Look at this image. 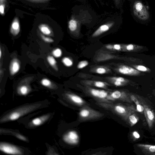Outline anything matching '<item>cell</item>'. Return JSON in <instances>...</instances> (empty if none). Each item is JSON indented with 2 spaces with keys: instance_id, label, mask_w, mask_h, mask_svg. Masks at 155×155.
Instances as JSON below:
<instances>
[{
  "instance_id": "cell-1",
  "label": "cell",
  "mask_w": 155,
  "mask_h": 155,
  "mask_svg": "<svg viewBox=\"0 0 155 155\" xmlns=\"http://www.w3.org/2000/svg\"><path fill=\"white\" fill-rule=\"evenodd\" d=\"M41 105L40 103H34L25 105L17 107L2 117L0 120V122L4 123L15 120L37 109Z\"/></svg>"
},
{
  "instance_id": "cell-2",
  "label": "cell",
  "mask_w": 155,
  "mask_h": 155,
  "mask_svg": "<svg viewBox=\"0 0 155 155\" xmlns=\"http://www.w3.org/2000/svg\"><path fill=\"white\" fill-rule=\"evenodd\" d=\"M96 104L105 109L109 110L126 121L129 114L135 109L133 105H127L121 103L97 102Z\"/></svg>"
},
{
  "instance_id": "cell-3",
  "label": "cell",
  "mask_w": 155,
  "mask_h": 155,
  "mask_svg": "<svg viewBox=\"0 0 155 155\" xmlns=\"http://www.w3.org/2000/svg\"><path fill=\"white\" fill-rule=\"evenodd\" d=\"M83 90L85 94L92 97L97 102L111 103L115 102L110 96V91L101 90L86 86Z\"/></svg>"
},
{
  "instance_id": "cell-4",
  "label": "cell",
  "mask_w": 155,
  "mask_h": 155,
  "mask_svg": "<svg viewBox=\"0 0 155 155\" xmlns=\"http://www.w3.org/2000/svg\"><path fill=\"white\" fill-rule=\"evenodd\" d=\"M104 114L90 107L88 105L81 107L78 113V121H84L98 119L103 117Z\"/></svg>"
},
{
  "instance_id": "cell-5",
  "label": "cell",
  "mask_w": 155,
  "mask_h": 155,
  "mask_svg": "<svg viewBox=\"0 0 155 155\" xmlns=\"http://www.w3.org/2000/svg\"><path fill=\"white\" fill-rule=\"evenodd\" d=\"M144 108L143 113L149 128L151 129L155 123V114L153 110L144 102L140 98Z\"/></svg>"
},
{
  "instance_id": "cell-6",
  "label": "cell",
  "mask_w": 155,
  "mask_h": 155,
  "mask_svg": "<svg viewBox=\"0 0 155 155\" xmlns=\"http://www.w3.org/2000/svg\"><path fill=\"white\" fill-rule=\"evenodd\" d=\"M0 150L2 152L8 154L13 155H22V150L18 147L11 143L1 142Z\"/></svg>"
},
{
  "instance_id": "cell-7",
  "label": "cell",
  "mask_w": 155,
  "mask_h": 155,
  "mask_svg": "<svg viewBox=\"0 0 155 155\" xmlns=\"http://www.w3.org/2000/svg\"><path fill=\"white\" fill-rule=\"evenodd\" d=\"M110 96L114 101H117L130 104L133 102L130 94L120 91H110Z\"/></svg>"
},
{
  "instance_id": "cell-8",
  "label": "cell",
  "mask_w": 155,
  "mask_h": 155,
  "mask_svg": "<svg viewBox=\"0 0 155 155\" xmlns=\"http://www.w3.org/2000/svg\"><path fill=\"white\" fill-rule=\"evenodd\" d=\"M67 99L73 104L79 107H82L89 104L79 96L71 93L65 94Z\"/></svg>"
},
{
  "instance_id": "cell-9",
  "label": "cell",
  "mask_w": 155,
  "mask_h": 155,
  "mask_svg": "<svg viewBox=\"0 0 155 155\" xmlns=\"http://www.w3.org/2000/svg\"><path fill=\"white\" fill-rule=\"evenodd\" d=\"M63 139L64 141L68 143L75 144L78 142L79 137L76 132L70 131L63 135Z\"/></svg>"
},
{
  "instance_id": "cell-10",
  "label": "cell",
  "mask_w": 155,
  "mask_h": 155,
  "mask_svg": "<svg viewBox=\"0 0 155 155\" xmlns=\"http://www.w3.org/2000/svg\"><path fill=\"white\" fill-rule=\"evenodd\" d=\"M136 146L146 155H155V145L138 143Z\"/></svg>"
},
{
  "instance_id": "cell-11",
  "label": "cell",
  "mask_w": 155,
  "mask_h": 155,
  "mask_svg": "<svg viewBox=\"0 0 155 155\" xmlns=\"http://www.w3.org/2000/svg\"><path fill=\"white\" fill-rule=\"evenodd\" d=\"M82 83L86 86L107 89L109 84L107 83L100 81L85 80Z\"/></svg>"
},
{
  "instance_id": "cell-12",
  "label": "cell",
  "mask_w": 155,
  "mask_h": 155,
  "mask_svg": "<svg viewBox=\"0 0 155 155\" xmlns=\"http://www.w3.org/2000/svg\"><path fill=\"white\" fill-rule=\"evenodd\" d=\"M51 115L49 114H46L39 117L33 119L29 124L31 127L38 126L44 124L50 118Z\"/></svg>"
},
{
  "instance_id": "cell-13",
  "label": "cell",
  "mask_w": 155,
  "mask_h": 155,
  "mask_svg": "<svg viewBox=\"0 0 155 155\" xmlns=\"http://www.w3.org/2000/svg\"><path fill=\"white\" fill-rule=\"evenodd\" d=\"M136 111V108L133 110L128 115L125 121L130 127L135 124L139 120Z\"/></svg>"
},
{
  "instance_id": "cell-14",
  "label": "cell",
  "mask_w": 155,
  "mask_h": 155,
  "mask_svg": "<svg viewBox=\"0 0 155 155\" xmlns=\"http://www.w3.org/2000/svg\"><path fill=\"white\" fill-rule=\"evenodd\" d=\"M113 23L105 24L101 25L93 34L92 37H97L108 31L113 25Z\"/></svg>"
},
{
  "instance_id": "cell-15",
  "label": "cell",
  "mask_w": 155,
  "mask_h": 155,
  "mask_svg": "<svg viewBox=\"0 0 155 155\" xmlns=\"http://www.w3.org/2000/svg\"><path fill=\"white\" fill-rule=\"evenodd\" d=\"M20 65L18 59H13L11 61L10 66V72L11 74L13 75L17 73L19 71Z\"/></svg>"
},
{
  "instance_id": "cell-16",
  "label": "cell",
  "mask_w": 155,
  "mask_h": 155,
  "mask_svg": "<svg viewBox=\"0 0 155 155\" xmlns=\"http://www.w3.org/2000/svg\"><path fill=\"white\" fill-rule=\"evenodd\" d=\"M120 73L124 74H134L135 71H137L134 69L125 65L120 66L116 70Z\"/></svg>"
},
{
  "instance_id": "cell-17",
  "label": "cell",
  "mask_w": 155,
  "mask_h": 155,
  "mask_svg": "<svg viewBox=\"0 0 155 155\" xmlns=\"http://www.w3.org/2000/svg\"><path fill=\"white\" fill-rule=\"evenodd\" d=\"M130 98L136 105L137 110L140 113L143 112L144 108L140 98L134 94H130Z\"/></svg>"
},
{
  "instance_id": "cell-18",
  "label": "cell",
  "mask_w": 155,
  "mask_h": 155,
  "mask_svg": "<svg viewBox=\"0 0 155 155\" xmlns=\"http://www.w3.org/2000/svg\"><path fill=\"white\" fill-rule=\"evenodd\" d=\"M20 31V26L18 19L15 18L12 24L10 32L14 35L15 36L18 34Z\"/></svg>"
},
{
  "instance_id": "cell-19",
  "label": "cell",
  "mask_w": 155,
  "mask_h": 155,
  "mask_svg": "<svg viewBox=\"0 0 155 155\" xmlns=\"http://www.w3.org/2000/svg\"><path fill=\"white\" fill-rule=\"evenodd\" d=\"M94 72L99 74H104L108 73L110 71L107 68L104 66H98L93 69Z\"/></svg>"
},
{
  "instance_id": "cell-20",
  "label": "cell",
  "mask_w": 155,
  "mask_h": 155,
  "mask_svg": "<svg viewBox=\"0 0 155 155\" xmlns=\"http://www.w3.org/2000/svg\"><path fill=\"white\" fill-rule=\"evenodd\" d=\"M38 28L41 32L45 35H48L51 33V30L46 25L41 24L39 26Z\"/></svg>"
},
{
  "instance_id": "cell-21",
  "label": "cell",
  "mask_w": 155,
  "mask_h": 155,
  "mask_svg": "<svg viewBox=\"0 0 155 155\" xmlns=\"http://www.w3.org/2000/svg\"><path fill=\"white\" fill-rule=\"evenodd\" d=\"M78 24L76 21L74 19H71L68 22V28L71 32L75 31L77 29Z\"/></svg>"
},
{
  "instance_id": "cell-22",
  "label": "cell",
  "mask_w": 155,
  "mask_h": 155,
  "mask_svg": "<svg viewBox=\"0 0 155 155\" xmlns=\"http://www.w3.org/2000/svg\"><path fill=\"white\" fill-rule=\"evenodd\" d=\"M62 62L65 66L67 67H70L73 64L72 60L68 57H64L62 59Z\"/></svg>"
},
{
  "instance_id": "cell-23",
  "label": "cell",
  "mask_w": 155,
  "mask_h": 155,
  "mask_svg": "<svg viewBox=\"0 0 155 155\" xmlns=\"http://www.w3.org/2000/svg\"><path fill=\"white\" fill-rule=\"evenodd\" d=\"M18 91L19 94L22 95L27 94L29 92V90L28 87L25 85H22L19 88Z\"/></svg>"
},
{
  "instance_id": "cell-24",
  "label": "cell",
  "mask_w": 155,
  "mask_h": 155,
  "mask_svg": "<svg viewBox=\"0 0 155 155\" xmlns=\"http://www.w3.org/2000/svg\"><path fill=\"white\" fill-rule=\"evenodd\" d=\"M89 64L88 61L87 60H83L80 61L78 64L77 68L78 69H82L86 67Z\"/></svg>"
},
{
  "instance_id": "cell-25",
  "label": "cell",
  "mask_w": 155,
  "mask_h": 155,
  "mask_svg": "<svg viewBox=\"0 0 155 155\" xmlns=\"http://www.w3.org/2000/svg\"><path fill=\"white\" fill-rule=\"evenodd\" d=\"M52 53L54 57L57 58L60 57L62 54V51L61 49L58 48L54 50Z\"/></svg>"
},
{
  "instance_id": "cell-26",
  "label": "cell",
  "mask_w": 155,
  "mask_h": 155,
  "mask_svg": "<svg viewBox=\"0 0 155 155\" xmlns=\"http://www.w3.org/2000/svg\"><path fill=\"white\" fill-rule=\"evenodd\" d=\"M47 60L49 64L52 66H54L56 64V61L54 57L51 56H48L47 58Z\"/></svg>"
},
{
  "instance_id": "cell-27",
  "label": "cell",
  "mask_w": 155,
  "mask_h": 155,
  "mask_svg": "<svg viewBox=\"0 0 155 155\" xmlns=\"http://www.w3.org/2000/svg\"><path fill=\"white\" fill-rule=\"evenodd\" d=\"M107 78V79H108L109 81H114L122 83L125 81L124 79L123 78L121 77H108Z\"/></svg>"
},
{
  "instance_id": "cell-28",
  "label": "cell",
  "mask_w": 155,
  "mask_h": 155,
  "mask_svg": "<svg viewBox=\"0 0 155 155\" xmlns=\"http://www.w3.org/2000/svg\"><path fill=\"white\" fill-rule=\"evenodd\" d=\"M41 83L43 86L48 87H50L51 84V81L47 78L42 79L41 81Z\"/></svg>"
},
{
  "instance_id": "cell-29",
  "label": "cell",
  "mask_w": 155,
  "mask_h": 155,
  "mask_svg": "<svg viewBox=\"0 0 155 155\" xmlns=\"http://www.w3.org/2000/svg\"><path fill=\"white\" fill-rule=\"evenodd\" d=\"M41 37L43 40L45 42L51 43L54 41V40L50 37H46L43 35L41 36Z\"/></svg>"
},
{
  "instance_id": "cell-30",
  "label": "cell",
  "mask_w": 155,
  "mask_h": 155,
  "mask_svg": "<svg viewBox=\"0 0 155 155\" xmlns=\"http://www.w3.org/2000/svg\"><path fill=\"white\" fill-rule=\"evenodd\" d=\"M121 47L120 45L115 44L113 45V50L119 51L121 49Z\"/></svg>"
},
{
  "instance_id": "cell-31",
  "label": "cell",
  "mask_w": 155,
  "mask_h": 155,
  "mask_svg": "<svg viewBox=\"0 0 155 155\" xmlns=\"http://www.w3.org/2000/svg\"><path fill=\"white\" fill-rule=\"evenodd\" d=\"M16 136L18 138L23 141H26V138L24 136L19 134H17Z\"/></svg>"
},
{
  "instance_id": "cell-32",
  "label": "cell",
  "mask_w": 155,
  "mask_h": 155,
  "mask_svg": "<svg viewBox=\"0 0 155 155\" xmlns=\"http://www.w3.org/2000/svg\"><path fill=\"white\" fill-rule=\"evenodd\" d=\"M137 68L139 70L142 71H145L147 70L146 68L143 66H138Z\"/></svg>"
},
{
  "instance_id": "cell-33",
  "label": "cell",
  "mask_w": 155,
  "mask_h": 155,
  "mask_svg": "<svg viewBox=\"0 0 155 155\" xmlns=\"http://www.w3.org/2000/svg\"><path fill=\"white\" fill-rule=\"evenodd\" d=\"M133 135L136 138L138 139L140 138V135L136 131H134L133 132Z\"/></svg>"
},
{
  "instance_id": "cell-34",
  "label": "cell",
  "mask_w": 155,
  "mask_h": 155,
  "mask_svg": "<svg viewBox=\"0 0 155 155\" xmlns=\"http://www.w3.org/2000/svg\"><path fill=\"white\" fill-rule=\"evenodd\" d=\"M105 48L109 50H113V45L111 44H108L106 45L105 46Z\"/></svg>"
},
{
  "instance_id": "cell-35",
  "label": "cell",
  "mask_w": 155,
  "mask_h": 155,
  "mask_svg": "<svg viewBox=\"0 0 155 155\" xmlns=\"http://www.w3.org/2000/svg\"><path fill=\"white\" fill-rule=\"evenodd\" d=\"M126 48L127 50H128L130 51L134 49V46L130 44L127 46Z\"/></svg>"
},
{
  "instance_id": "cell-36",
  "label": "cell",
  "mask_w": 155,
  "mask_h": 155,
  "mask_svg": "<svg viewBox=\"0 0 155 155\" xmlns=\"http://www.w3.org/2000/svg\"><path fill=\"white\" fill-rule=\"evenodd\" d=\"M0 12L2 15L4 14V8L3 5H1L0 6Z\"/></svg>"
},
{
  "instance_id": "cell-37",
  "label": "cell",
  "mask_w": 155,
  "mask_h": 155,
  "mask_svg": "<svg viewBox=\"0 0 155 155\" xmlns=\"http://www.w3.org/2000/svg\"><path fill=\"white\" fill-rule=\"evenodd\" d=\"M0 58H1V56H2V51H1V48H0Z\"/></svg>"
},
{
  "instance_id": "cell-38",
  "label": "cell",
  "mask_w": 155,
  "mask_h": 155,
  "mask_svg": "<svg viewBox=\"0 0 155 155\" xmlns=\"http://www.w3.org/2000/svg\"><path fill=\"white\" fill-rule=\"evenodd\" d=\"M31 0L34 1H41V0Z\"/></svg>"
}]
</instances>
